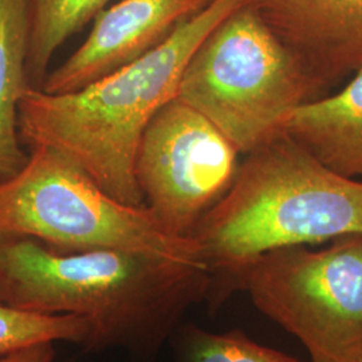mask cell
Listing matches in <instances>:
<instances>
[{"label":"cell","mask_w":362,"mask_h":362,"mask_svg":"<svg viewBox=\"0 0 362 362\" xmlns=\"http://www.w3.org/2000/svg\"><path fill=\"white\" fill-rule=\"evenodd\" d=\"M204 266L153 254L66 251L26 236H0V299L22 310L70 314L88 325L82 350H125L155 362L184 315L204 302Z\"/></svg>","instance_id":"obj_1"},{"label":"cell","mask_w":362,"mask_h":362,"mask_svg":"<svg viewBox=\"0 0 362 362\" xmlns=\"http://www.w3.org/2000/svg\"><path fill=\"white\" fill-rule=\"evenodd\" d=\"M362 235V180L325 167L286 134L246 155L230 191L191 235L211 314L242 291L248 266L288 246Z\"/></svg>","instance_id":"obj_2"},{"label":"cell","mask_w":362,"mask_h":362,"mask_svg":"<svg viewBox=\"0 0 362 362\" xmlns=\"http://www.w3.org/2000/svg\"><path fill=\"white\" fill-rule=\"evenodd\" d=\"M246 0H212L153 50L73 93L28 89L19 103V137L71 158L118 202L141 207L134 163L156 113L176 98L182 71L209 33Z\"/></svg>","instance_id":"obj_3"},{"label":"cell","mask_w":362,"mask_h":362,"mask_svg":"<svg viewBox=\"0 0 362 362\" xmlns=\"http://www.w3.org/2000/svg\"><path fill=\"white\" fill-rule=\"evenodd\" d=\"M324 90L245 3L196 49L176 98L248 155L281 136L294 110Z\"/></svg>","instance_id":"obj_4"},{"label":"cell","mask_w":362,"mask_h":362,"mask_svg":"<svg viewBox=\"0 0 362 362\" xmlns=\"http://www.w3.org/2000/svg\"><path fill=\"white\" fill-rule=\"evenodd\" d=\"M30 151L26 165L0 184V236L33 238L66 251L116 248L204 266L192 238L167 233L145 206L118 202L54 148Z\"/></svg>","instance_id":"obj_5"},{"label":"cell","mask_w":362,"mask_h":362,"mask_svg":"<svg viewBox=\"0 0 362 362\" xmlns=\"http://www.w3.org/2000/svg\"><path fill=\"white\" fill-rule=\"evenodd\" d=\"M242 291L297 337L311 362L362 361V235L330 246L274 248L247 269Z\"/></svg>","instance_id":"obj_6"},{"label":"cell","mask_w":362,"mask_h":362,"mask_svg":"<svg viewBox=\"0 0 362 362\" xmlns=\"http://www.w3.org/2000/svg\"><path fill=\"white\" fill-rule=\"evenodd\" d=\"M239 155L206 117L177 98L169 101L148 124L136 153L144 206L167 233L191 238L230 191Z\"/></svg>","instance_id":"obj_7"},{"label":"cell","mask_w":362,"mask_h":362,"mask_svg":"<svg viewBox=\"0 0 362 362\" xmlns=\"http://www.w3.org/2000/svg\"><path fill=\"white\" fill-rule=\"evenodd\" d=\"M212 0H121L98 13L86 40L49 71L40 90L83 89L161 45L185 19Z\"/></svg>","instance_id":"obj_8"},{"label":"cell","mask_w":362,"mask_h":362,"mask_svg":"<svg viewBox=\"0 0 362 362\" xmlns=\"http://www.w3.org/2000/svg\"><path fill=\"white\" fill-rule=\"evenodd\" d=\"M325 90L362 67V0H246Z\"/></svg>","instance_id":"obj_9"},{"label":"cell","mask_w":362,"mask_h":362,"mask_svg":"<svg viewBox=\"0 0 362 362\" xmlns=\"http://www.w3.org/2000/svg\"><path fill=\"white\" fill-rule=\"evenodd\" d=\"M282 134L325 167L362 180V67L336 94L296 109Z\"/></svg>","instance_id":"obj_10"},{"label":"cell","mask_w":362,"mask_h":362,"mask_svg":"<svg viewBox=\"0 0 362 362\" xmlns=\"http://www.w3.org/2000/svg\"><path fill=\"white\" fill-rule=\"evenodd\" d=\"M27 15L23 0H0V184L26 165L19 137V103L28 89Z\"/></svg>","instance_id":"obj_11"},{"label":"cell","mask_w":362,"mask_h":362,"mask_svg":"<svg viewBox=\"0 0 362 362\" xmlns=\"http://www.w3.org/2000/svg\"><path fill=\"white\" fill-rule=\"evenodd\" d=\"M27 15L26 73L33 89H40L54 54L104 11L110 0H23Z\"/></svg>","instance_id":"obj_12"},{"label":"cell","mask_w":362,"mask_h":362,"mask_svg":"<svg viewBox=\"0 0 362 362\" xmlns=\"http://www.w3.org/2000/svg\"><path fill=\"white\" fill-rule=\"evenodd\" d=\"M175 362H300L260 345L242 329L212 333L194 322H181L169 338Z\"/></svg>","instance_id":"obj_13"},{"label":"cell","mask_w":362,"mask_h":362,"mask_svg":"<svg viewBox=\"0 0 362 362\" xmlns=\"http://www.w3.org/2000/svg\"><path fill=\"white\" fill-rule=\"evenodd\" d=\"M88 325L70 314H42L16 309L0 299V357L43 342L82 346Z\"/></svg>","instance_id":"obj_14"},{"label":"cell","mask_w":362,"mask_h":362,"mask_svg":"<svg viewBox=\"0 0 362 362\" xmlns=\"http://www.w3.org/2000/svg\"><path fill=\"white\" fill-rule=\"evenodd\" d=\"M55 348L52 342H43L0 357V362H54Z\"/></svg>","instance_id":"obj_15"},{"label":"cell","mask_w":362,"mask_h":362,"mask_svg":"<svg viewBox=\"0 0 362 362\" xmlns=\"http://www.w3.org/2000/svg\"><path fill=\"white\" fill-rule=\"evenodd\" d=\"M362 362V361H361Z\"/></svg>","instance_id":"obj_16"}]
</instances>
